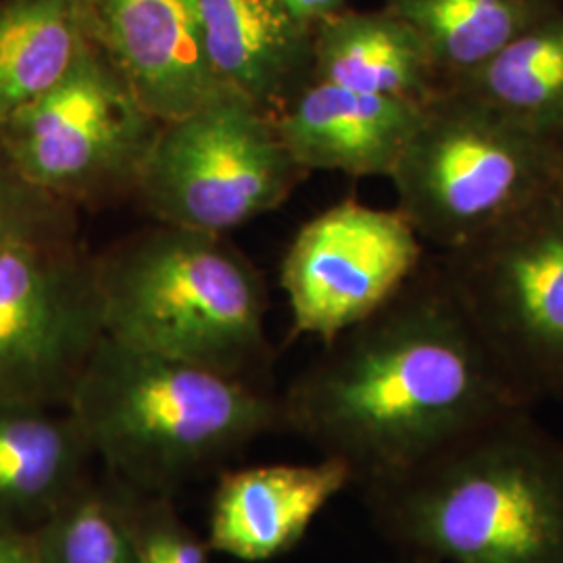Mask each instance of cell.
<instances>
[{"instance_id": "obj_1", "label": "cell", "mask_w": 563, "mask_h": 563, "mask_svg": "<svg viewBox=\"0 0 563 563\" xmlns=\"http://www.w3.org/2000/svg\"><path fill=\"white\" fill-rule=\"evenodd\" d=\"M534 409L463 311L439 257L295 383L286 418L369 488L516 409Z\"/></svg>"}, {"instance_id": "obj_2", "label": "cell", "mask_w": 563, "mask_h": 563, "mask_svg": "<svg viewBox=\"0 0 563 563\" xmlns=\"http://www.w3.org/2000/svg\"><path fill=\"white\" fill-rule=\"evenodd\" d=\"M369 490L420 562L563 563V439L528 407Z\"/></svg>"}, {"instance_id": "obj_3", "label": "cell", "mask_w": 563, "mask_h": 563, "mask_svg": "<svg viewBox=\"0 0 563 563\" xmlns=\"http://www.w3.org/2000/svg\"><path fill=\"white\" fill-rule=\"evenodd\" d=\"M97 267L104 336L234 378L265 355V282L223 234L157 223Z\"/></svg>"}, {"instance_id": "obj_4", "label": "cell", "mask_w": 563, "mask_h": 563, "mask_svg": "<svg viewBox=\"0 0 563 563\" xmlns=\"http://www.w3.org/2000/svg\"><path fill=\"white\" fill-rule=\"evenodd\" d=\"M71 423L121 474L159 484L253 439L269 399L195 363L102 336L69 395Z\"/></svg>"}, {"instance_id": "obj_5", "label": "cell", "mask_w": 563, "mask_h": 563, "mask_svg": "<svg viewBox=\"0 0 563 563\" xmlns=\"http://www.w3.org/2000/svg\"><path fill=\"white\" fill-rule=\"evenodd\" d=\"M388 180L423 244L457 251L563 186L562 142L444 88Z\"/></svg>"}, {"instance_id": "obj_6", "label": "cell", "mask_w": 563, "mask_h": 563, "mask_svg": "<svg viewBox=\"0 0 563 563\" xmlns=\"http://www.w3.org/2000/svg\"><path fill=\"white\" fill-rule=\"evenodd\" d=\"M307 176L284 146L274 115L222 90L163 121L134 199L157 223L225 236L280 209Z\"/></svg>"}, {"instance_id": "obj_7", "label": "cell", "mask_w": 563, "mask_h": 563, "mask_svg": "<svg viewBox=\"0 0 563 563\" xmlns=\"http://www.w3.org/2000/svg\"><path fill=\"white\" fill-rule=\"evenodd\" d=\"M437 257L523 401H562L563 186L483 239Z\"/></svg>"}, {"instance_id": "obj_8", "label": "cell", "mask_w": 563, "mask_h": 563, "mask_svg": "<svg viewBox=\"0 0 563 563\" xmlns=\"http://www.w3.org/2000/svg\"><path fill=\"white\" fill-rule=\"evenodd\" d=\"M162 123L92 44L55 88L0 123V146L23 180L92 211L136 197Z\"/></svg>"}, {"instance_id": "obj_9", "label": "cell", "mask_w": 563, "mask_h": 563, "mask_svg": "<svg viewBox=\"0 0 563 563\" xmlns=\"http://www.w3.org/2000/svg\"><path fill=\"white\" fill-rule=\"evenodd\" d=\"M102 336L97 255L80 225L0 244V402L67 401Z\"/></svg>"}, {"instance_id": "obj_10", "label": "cell", "mask_w": 563, "mask_h": 563, "mask_svg": "<svg viewBox=\"0 0 563 563\" xmlns=\"http://www.w3.org/2000/svg\"><path fill=\"white\" fill-rule=\"evenodd\" d=\"M426 244L395 209L336 202L301 225L282 260L292 330L323 344L383 309L426 262Z\"/></svg>"}, {"instance_id": "obj_11", "label": "cell", "mask_w": 563, "mask_h": 563, "mask_svg": "<svg viewBox=\"0 0 563 563\" xmlns=\"http://www.w3.org/2000/svg\"><path fill=\"white\" fill-rule=\"evenodd\" d=\"M92 44L159 121L228 90L202 46L192 0H81Z\"/></svg>"}, {"instance_id": "obj_12", "label": "cell", "mask_w": 563, "mask_h": 563, "mask_svg": "<svg viewBox=\"0 0 563 563\" xmlns=\"http://www.w3.org/2000/svg\"><path fill=\"white\" fill-rule=\"evenodd\" d=\"M423 107L309 78L272 115L284 146L307 174L390 178Z\"/></svg>"}, {"instance_id": "obj_13", "label": "cell", "mask_w": 563, "mask_h": 563, "mask_svg": "<svg viewBox=\"0 0 563 563\" xmlns=\"http://www.w3.org/2000/svg\"><path fill=\"white\" fill-rule=\"evenodd\" d=\"M351 483L349 465L336 457L230 474L213 501L211 544L244 562L276 558L297 543L323 507Z\"/></svg>"}, {"instance_id": "obj_14", "label": "cell", "mask_w": 563, "mask_h": 563, "mask_svg": "<svg viewBox=\"0 0 563 563\" xmlns=\"http://www.w3.org/2000/svg\"><path fill=\"white\" fill-rule=\"evenodd\" d=\"M223 88L276 113L311 78L313 30L280 0H192Z\"/></svg>"}, {"instance_id": "obj_15", "label": "cell", "mask_w": 563, "mask_h": 563, "mask_svg": "<svg viewBox=\"0 0 563 563\" xmlns=\"http://www.w3.org/2000/svg\"><path fill=\"white\" fill-rule=\"evenodd\" d=\"M311 78L413 102H430L444 90L420 34L386 7H349L320 23L313 30Z\"/></svg>"}, {"instance_id": "obj_16", "label": "cell", "mask_w": 563, "mask_h": 563, "mask_svg": "<svg viewBox=\"0 0 563 563\" xmlns=\"http://www.w3.org/2000/svg\"><path fill=\"white\" fill-rule=\"evenodd\" d=\"M90 46L81 0H0V123L55 88Z\"/></svg>"}, {"instance_id": "obj_17", "label": "cell", "mask_w": 563, "mask_h": 563, "mask_svg": "<svg viewBox=\"0 0 563 563\" xmlns=\"http://www.w3.org/2000/svg\"><path fill=\"white\" fill-rule=\"evenodd\" d=\"M444 88L462 90L523 128L562 141L563 9Z\"/></svg>"}, {"instance_id": "obj_18", "label": "cell", "mask_w": 563, "mask_h": 563, "mask_svg": "<svg viewBox=\"0 0 563 563\" xmlns=\"http://www.w3.org/2000/svg\"><path fill=\"white\" fill-rule=\"evenodd\" d=\"M384 7L420 34L444 86L562 9L558 0H384Z\"/></svg>"}, {"instance_id": "obj_19", "label": "cell", "mask_w": 563, "mask_h": 563, "mask_svg": "<svg viewBox=\"0 0 563 563\" xmlns=\"http://www.w3.org/2000/svg\"><path fill=\"white\" fill-rule=\"evenodd\" d=\"M78 432L38 405L0 402V505L34 507L59 490L74 463Z\"/></svg>"}, {"instance_id": "obj_20", "label": "cell", "mask_w": 563, "mask_h": 563, "mask_svg": "<svg viewBox=\"0 0 563 563\" xmlns=\"http://www.w3.org/2000/svg\"><path fill=\"white\" fill-rule=\"evenodd\" d=\"M38 563H139V553L104 505L81 501L51 523Z\"/></svg>"}, {"instance_id": "obj_21", "label": "cell", "mask_w": 563, "mask_h": 563, "mask_svg": "<svg viewBox=\"0 0 563 563\" xmlns=\"http://www.w3.org/2000/svg\"><path fill=\"white\" fill-rule=\"evenodd\" d=\"M78 213L23 180L0 146V244L25 232L80 225Z\"/></svg>"}, {"instance_id": "obj_22", "label": "cell", "mask_w": 563, "mask_h": 563, "mask_svg": "<svg viewBox=\"0 0 563 563\" xmlns=\"http://www.w3.org/2000/svg\"><path fill=\"white\" fill-rule=\"evenodd\" d=\"M144 551L155 555L159 563H205L201 544L181 537L174 530L155 532L144 544Z\"/></svg>"}, {"instance_id": "obj_23", "label": "cell", "mask_w": 563, "mask_h": 563, "mask_svg": "<svg viewBox=\"0 0 563 563\" xmlns=\"http://www.w3.org/2000/svg\"><path fill=\"white\" fill-rule=\"evenodd\" d=\"M295 20L301 21L307 27L316 30L323 21L336 18L344 9H349L346 0H280Z\"/></svg>"}, {"instance_id": "obj_24", "label": "cell", "mask_w": 563, "mask_h": 563, "mask_svg": "<svg viewBox=\"0 0 563 563\" xmlns=\"http://www.w3.org/2000/svg\"><path fill=\"white\" fill-rule=\"evenodd\" d=\"M0 563H38V558L15 539L0 532Z\"/></svg>"}, {"instance_id": "obj_25", "label": "cell", "mask_w": 563, "mask_h": 563, "mask_svg": "<svg viewBox=\"0 0 563 563\" xmlns=\"http://www.w3.org/2000/svg\"><path fill=\"white\" fill-rule=\"evenodd\" d=\"M560 142H562V146H563V139H562V141H560Z\"/></svg>"}]
</instances>
